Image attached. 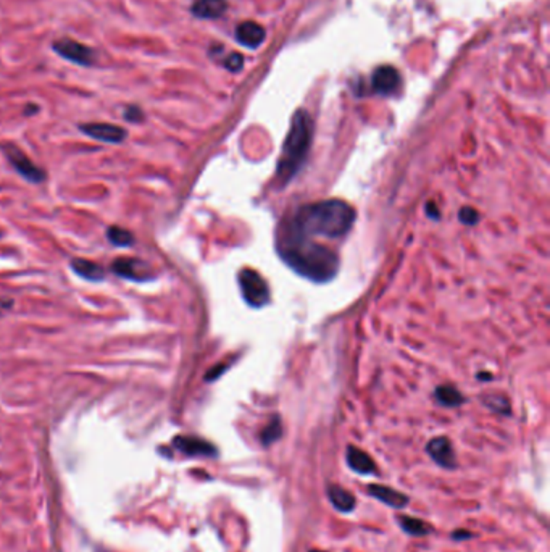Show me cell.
Instances as JSON below:
<instances>
[{"mask_svg": "<svg viewBox=\"0 0 550 552\" xmlns=\"http://www.w3.org/2000/svg\"><path fill=\"white\" fill-rule=\"evenodd\" d=\"M5 155H7L8 162L12 163V167L17 169V172L21 174L26 181L34 183V184L44 181L46 174H44L42 169L39 168L31 158L26 157V155H24L18 147L10 145V147L5 149Z\"/></svg>", "mask_w": 550, "mask_h": 552, "instance_id": "cell-6", "label": "cell"}, {"mask_svg": "<svg viewBox=\"0 0 550 552\" xmlns=\"http://www.w3.org/2000/svg\"><path fill=\"white\" fill-rule=\"evenodd\" d=\"M279 254L297 273L313 281H329L339 270V259L333 250L315 244L310 237L287 234L279 244Z\"/></svg>", "mask_w": 550, "mask_h": 552, "instance_id": "cell-2", "label": "cell"}, {"mask_svg": "<svg viewBox=\"0 0 550 552\" xmlns=\"http://www.w3.org/2000/svg\"><path fill=\"white\" fill-rule=\"evenodd\" d=\"M228 0H196L191 5V13L201 19H217L225 15Z\"/></svg>", "mask_w": 550, "mask_h": 552, "instance_id": "cell-14", "label": "cell"}, {"mask_svg": "<svg viewBox=\"0 0 550 552\" xmlns=\"http://www.w3.org/2000/svg\"><path fill=\"white\" fill-rule=\"evenodd\" d=\"M313 139V120L309 111L297 110L292 116L289 133L282 144V152L277 162L276 176L282 184L291 181L304 165Z\"/></svg>", "mask_w": 550, "mask_h": 552, "instance_id": "cell-3", "label": "cell"}, {"mask_svg": "<svg viewBox=\"0 0 550 552\" xmlns=\"http://www.w3.org/2000/svg\"><path fill=\"white\" fill-rule=\"evenodd\" d=\"M460 220L464 221L465 225H475V223L479 220V215L475 208L465 207V208H461V212H460Z\"/></svg>", "mask_w": 550, "mask_h": 552, "instance_id": "cell-24", "label": "cell"}, {"mask_svg": "<svg viewBox=\"0 0 550 552\" xmlns=\"http://www.w3.org/2000/svg\"><path fill=\"white\" fill-rule=\"evenodd\" d=\"M235 36H236V41L241 44V46H244L247 48H252V50H255V48H259L262 44L265 42V37H266V33L265 29L260 26L259 23L255 21H242L237 24L236 31H235Z\"/></svg>", "mask_w": 550, "mask_h": 552, "instance_id": "cell-11", "label": "cell"}, {"mask_svg": "<svg viewBox=\"0 0 550 552\" xmlns=\"http://www.w3.org/2000/svg\"><path fill=\"white\" fill-rule=\"evenodd\" d=\"M125 118L128 121H133V123H139V121L144 120V111L138 105H129L125 110Z\"/></svg>", "mask_w": 550, "mask_h": 552, "instance_id": "cell-23", "label": "cell"}, {"mask_svg": "<svg viewBox=\"0 0 550 552\" xmlns=\"http://www.w3.org/2000/svg\"><path fill=\"white\" fill-rule=\"evenodd\" d=\"M173 445L189 457H215L218 454L215 445L197 436H176Z\"/></svg>", "mask_w": 550, "mask_h": 552, "instance_id": "cell-8", "label": "cell"}, {"mask_svg": "<svg viewBox=\"0 0 550 552\" xmlns=\"http://www.w3.org/2000/svg\"><path fill=\"white\" fill-rule=\"evenodd\" d=\"M107 237H109V241L111 244L118 246V247H128L133 244V234L128 230H125V228H120V226H110L109 230H107Z\"/></svg>", "mask_w": 550, "mask_h": 552, "instance_id": "cell-21", "label": "cell"}, {"mask_svg": "<svg viewBox=\"0 0 550 552\" xmlns=\"http://www.w3.org/2000/svg\"><path fill=\"white\" fill-rule=\"evenodd\" d=\"M401 86V75L391 65L378 66L372 75V87L374 92L383 95H391Z\"/></svg>", "mask_w": 550, "mask_h": 552, "instance_id": "cell-10", "label": "cell"}, {"mask_svg": "<svg viewBox=\"0 0 550 552\" xmlns=\"http://www.w3.org/2000/svg\"><path fill=\"white\" fill-rule=\"evenodd\" d=\"M239 284L242 289V295H244L246 302L254 305V307H262V305L268 304L270 300V291L266 286L265 279L252 270H244L239 275Z\"/></svg>", "mask_w": 550, "mask_h": 552, "instance_id": "cell-5", "label": "cell"}, {"mask_svg": "<svg viewBox=\"0 0 550 552\" xmlns=\"http://www.w3.org/2000/svg\"><path fill=\"white\" fill-rule=\"evenodd\" d=\"M368 494L374 499H378L379 502L386 504L387 507L392 508H405L408 506V502H410L407 494L397 491V489H394L391 486H386V484H378V483L369 484Z\"/></svg>", "mask_w": 550, "mask_h": 552, "instance_id": "cell-13", "label": "cell"}, {"mask_svg": "<svg viewBox=\"0 0 550 552\" xmlns=\"http://www.w3.org/2000/svg\"><path fill=\"white\" fill-rule=\"evenodd\" d=\"M111 270L121 278L131 281H144L149 278L147 265L138 259H129V257H121L116 259L111 265Z\"/></svg>", "mask_w": 550, "mask_h": 552, "instance_id": "cell-12", "label": "cell"}, {"mask_svg": "<svg viewBox=\"0 0 550 552\" xmlns=\"http://www.w3.org/2000/svg\"><path fill=\"white\" fill-rule=\"evenodd\" d=\"M398 526L402 528L403 533L410 535L413 537H423L432 533V526L430 523L421 520V518L410 517V515H398L397 517Z\"/></svg>", "mask_w": 550, "mask_h": 552, "instance_id": "cell-18", "label": "cell"}, {"mask_svg": "<svg viewBox=\"0 0 550 552\" xmlns=\"http://www.w3.org/2000/svg\"><path fill=\"white\" fill-rule=\"evenodd\" d=\"M80 129L92 139L100 140L107 144H120L128 136V131L118 125L111 123H86L81 125Z\"/></svg>", "mask_w": 550, "mask_h": 552, "instance_id": "cell-7", "label": "cell"}, {"mask_svg": "<svg viewBox=\"0 0 550 552\" xmlns=\"http://www.w3.org/2000/svg\"><path fill=\"white\" fill-rule=\"evenodd\" d=\"M326 493H328L329 502L333 504V507L336 510L340 513H350L354 512L355 508V497L354 494L347 491V489L339 486V484H328L326 488Z\"/></svg>", "mask_w": 550, "mask_h": 552, "instance_id": "cell-16", "label": "cell"}, {"mask_svg": "<svg viewBox=\"0 0 550 552\" xmlns=\"http://www.w3.org/2000/svg\"><path fill=\"white\" fill-rule=\"evenodd\" d=\"M426 452L442 468L452 470L457 467V455L454 445H452L450 439L446 438V436L431 439L426 445Z\"/></svg>", "mask_w": 550, "mask_h": 552, "instance_id": "cell-9", "label": "cell"}, {"mask_svg": "<svg viewBox=\"0 0 550 552\" xmlns=\"http://www.w3.org/2000/svg\"><path fill=\"white\" fill-rule=\"evenodd\" d=\"M345 459H347L349 467L358 475H373L376 472V463H374V460L369 457L365 450L355 448V445H349Z\"/></svg>", "mask_w": 550, "mask_h": 552, "instance_id": "cell-15", "label": "cell"}, {"mask_svg": "<svg viewBox=\"0 0 550 552\" xmlns=\"http://www.w3.org/2000/svg\"><path fill=\"white\" fill-rule=\"evenodd\" d=\"M470 537H473V533L471 531H466L464 528H460V530H455L452 533V540L454 541H465V540H470Z\"/></svg>", "mask_w": 550, "mask_h": 552, "instance_id": "cell-25", "label": "cell"}, {"mask_svg": "<svg viewBox=\"0 0 550 552\" xmlns=\"http://www.w3.org/2000/svg\"><path fill=\"white\" fill-rule=\"evenodd\" d=\"M281 434H282L281 420L277 418V416H275V418L265 426V430L262 431L260 441H262V444L265 445V448H268V445H271V444L275 443V441H277V439L281 438Z\"/></svg>", "mask_w": 550, "mask_h": 552, "instance_id": "cell-20", "label": "cell"}, {"mask_svg": "<svg viewBox=\"0 0 550 552\" xmlns=\"http://www.w3.org/2000/svg\"><path fill=\"white\" fill-rule=\"evenodd\" d=\"M355 221L354 208L344 201H323L300 207L292 218L289 232L294 236L340 237Z\"/></svg>", "mask_w": 550, "mask_h": 552, "instance_id": "cell-1", "label": "cell"}, {"mask_svg": "<svg viewBox=\"0 0 550 552\" xmlns=\"http://www.w3.org/2000/svg\"><path fill=\"white\" fill-rule=\"evenodd\" d=\"M223 65H225L226 70H230L231 73H239L242 70V66H244V57H242L241 53L232 52L225 58V63H223Z\"/></svg>", "mask_w": 550, "mask_h": 552, "instance_id": "cell-22", "label": "cell"}, {"mask_svg": "<svg viewBox=\"0 0 550 552\" xmlns=\"http://www.w3.org/2000/svg\"><path fill=\"white\" fill-rule=\"evenodd\" d=\"M310 552H321V551H315V549H313V551H310Z\"/></svg>", "mask_w": 550, "mask_h": 552, "instance_id": "cell-26", "label": "cell"}, {"mask_svg": "<svg viewBox=\"0 0 550 552\" xmlns=\"http://www.w3.org/2000/svg\"><path fill=\"white\" fill-rule=\"evenodd\" d=\"M436 399L441 405L446 407H457L464 402V396L454 386H439L436 389Z\"/></svg>", "mask_w": 550, "mask_h": 552, "instance_id": "cell-19", "label": "cell"}, {"mask_svg": "<svg viewBox=\"0 0 550 552\" xmlns=\"http://www.w3.org/2000/svg\"><path fill=\"white\" fill-rule=\"evenodd\" d=\"M71 270L82 279L87 281H102L105 278V270L100 265H97L95 261L86 260V259H73L71 260Z\"/></svg>", "mask_w": 550, "mask_h": 552, "instance_id": "cell-17", "label": "cell"}, {"mask_svg": "<svg viewBox=\"0 0 550 552\" xmlns=\"http://www.w3.org/2000/svg\"><path fill=\"white\" fill-rule=\"evenodd\" d=\"M53 52L58 53L62 58L68 62L76 63L81 66H92L95 63L94 48L84 46V44L75 41L70 37H62L52 44Z\"/></svg>", "mask_w": 550, "mask_h": 552, "instance_id": "cell-4", "label": "cell"}]
</instances>
